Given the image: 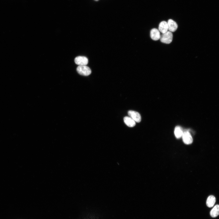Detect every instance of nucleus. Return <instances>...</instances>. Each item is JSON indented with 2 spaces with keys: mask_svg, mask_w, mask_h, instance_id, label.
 <instances>
[{
  "mask_svg": "<svg viewBox=\"0 0 219 219\" xmlns=\"http://www.w3.org/2000/svg\"><path fill=\"white\" fill-rule=\"evenodd\" d=\"M158 30L162 33L168 31V26L167 22L162 21L160 23L158 26Z\"/></svg>",
  "mask_w": 219,
  "mask_h": 219,
  "instance_id": "8",
  "label": "nucleus"
},
{
  "mask_svg": "<svg viewBox=\"0 0 219 219\" xmlns=\"http://www.w3.org/2000/svg\"><path fill=\"white\" fill-rule=\"evenodd\" d=\"M123 120L125 124L128 127H133L135 125V122L129 116L125 117Z\"/></svg>",
  "mask_w": 219,
  "mask_h": 219,
  "instance_id": "9",
  "label": "nucleus"
},
{
  "mask_svg": "<svg viewBox=\"0 0 219 219\" xmlns=\"http://www.w3.org/2000/svg\"><path fill=\"white\" fill-rule=\"evenodd\" d=\"M216 202V198L213 195L209 196L207 200L206 204L207 206L209 207H213Z\"/></svg>",
  "mask_w": 219,
  "mask_h": 219,
  "instance_id": "10",
  "label": "nucleus"
},
{
  "mask_svg": "<svg viewBox=\"0 0 219 219\" xmlns=\"http://www.w3.org/2000/svg\"><path fill=\"white\" fill-rule=\"evenodd\" d=\"M210 214L211 217H215L219 215V205H216L211 210Z\"/></svg>",
  "mask_w": 219,
  "mask_h": 219,
  "instance_id": "11",
  "label": "nucleus"
},
{
  "mask_svg": "<svg viewBox=\"0 0 219 219\" xmlns=\"http://www.w3.org/2000/svg\"><path fill=\"white\" fill-rule=\"evenodd\" d=\"M94 0L96 1H98L99 0Z\"/></svg>",
  "mask_w": 219,
  "mask_h": 219,
  "instance_id": "13",
  "label": "nucleus"
},
{
  "mask_svg": "<svg viewBox=\"0 0 219 219\" xmlns=\"http://www.w3.org/2000/svg\"><path fill=\"white\" fill-rule=\"evenodd\" d=\"M172 32L168 31L162 34L161 36L160 40L163 43L169 44L172 42Z\"/></svg>",
  "mask_w": 219,
  "mask_h": 219,
  "instance_id": "1",
  "label": "nucleus"
},
{
  "mask_svg": "<svg viewBox=\"0 0 219 219\" xmlns=\"http://www.w3.org/2000/svg\"><path fill=\"white\" fill-rule=\"evenodd\" d=\"M150 35L151 39L154 40H157L161 37L160 31L156 28H153L151 30Z\"/></svg>",
  "mask_w": 219,
  "mask_h": 219,
  "instance_id": "6",
  "label": "nucleus"
},
{
  "mask_svg": "<svg viewBox=\"0 0 219 219\" xmlns=\"http://www.w3.org/2000/svg\"><path fill=\"white\" fill-rule=\"evenodd\" d=\"M182 137L183 141L185 144H189L193 142V138L188 131H186L183 132Z\"/></svg>",
  "mask_w": 219,
  "mask_h": 219,
  "instance_id": "4",
  "label": "nucleus"
},
{
  "mask_svg": "<svg viewBox=\"0 0 219 219\" xmlns=\"http://www.w3.org/2000/svg\"><path fill=\"white\" fill-rule=\"evenodd\" d=\"M76 70L80 75L83 76H88L91 73V71L88 67L85 65H79Z\"/></svg>",
  "mask_w": 219,
  "mask_h": 219,
  "instance_id": "2",
  "label": "nucleus"
},
{
  "mask_svg": "<svg viewBox=\"0 0 219 219\" xmlns=\"http://www.w3.org/2000/svg\"><path fill=\"white\" fill-rule=\"evenodd\" d=\"M183 132L182 128L179 126L176 127L174 130V134L176 137L179 138L181 137L183 134Z\"/></svg>",
  "mask_w": 219,
  "mask_h": 219,
  "instance_id": "12",
  "label": "nucleus"
},
{
  "mask_svg": "<svg viewBox=\"0 0 219 219\" xmlns=\"http://www.w3.org/2000/svg\"><path fill=\"white\" fill-rule=\"evenodd\" d=\"M168 30L171 32L175 31L178 28V25L177 23L172 19H169L167 22Z\"/></svg>",
  "mask_w": 219,
  "mask_h": 219,
  "instance_id": "7",
  "label": "nucleus"
},
{
  "mask_svg": "<svg viewBox=\"0 0 219 219\" xmlns=\"http://www.w3.org/2000/svg\"><path fill=\"white\" fill-rule=\"evenodd\" d=\"M75 62L76 64L81 65H86L88 62V58L85 57L78 56L75 59Z\"/></svg>",
  "mask_w": 219,
  "mask_h": 219,
  "instance_id": "5",
  "label": "nucleus"
},
{
  "mask_svg": "<svg viewBox=\"0 0 219 219\" xmlns=\"http://www.w3.org/2000/svg\"><path fill=\"white\" fill-rule=\"evenodd\" d=\"M129 117L132 119L135 122L139 123L141 120V117L140 113L138 112L129 110L128 112Z\"/></svg>",
  "mask_w": 219,
  "mask_h": 219,
  "instance_id": "3",
  "label": "nucleus"
}]
</instances>
